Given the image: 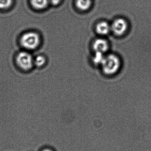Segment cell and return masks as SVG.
I'll return each mask as SVG.
<instances>
[{
  "label": "cell",
  "instance_id": "obj_5",
  "mask_svg": "<svg viewBox=\"0 0 151 151\" xmlns=\"http://www.w3.org/2000/svg\"><path fill=\"white\" fill-rule=\"evenodd\" d=\"M92 47L95 52L105 54L109 49V44L105 39H96L93 43Z\"/></svg>",
  "mask_w": 151,
  "mask_h": 151
},
{
  "label": "cell",
  "instance_id": "obj_4",
  "mask_svg": "<svg viewBox=\"0 0 151 151\" xmlns=\"http://www.w3.org/2000/svg\"><path fill=\"white\" fill-rule=\"evenodd\" d=\"M127 22L123 18L115 19L111 25V31L117 36H122L128 29Z\"/></svg>",
  "mask_w": 151,
  "mask_h": 151
},
{
  "label": "cell",
  "instance_id": "obj_7",
  "mask_svg": "<svg viewBox=\"0 0 151 151\" xmlns=\"http://www.w3.org/2000/svg\"><path fill=\"white\" fill-rule=\"evenodd\" d=\"M31 4L36 9H45L49 3V0H31Z\"/></svg>",
  "mask_w": 151,
  "mask_h": 151
},
{
  "label": "cell",
  "instance_id": "obj_13",
  "mask_svg": "<svg viewBox=\"0 0 151 151\" xmlns=\"http://www.w3.org/2000/svg\"><path fill=\"white\" fill-rule=\"evenodd\" d=\"M42 151H52L51 150H49V149H45V150H43Z\"/></svg>",
  "mask_w": 151,
  "mask_h": 151
},
{
  "label": "cell",
  "instance_id": "obj_6",
  "mask_svg": "<svg viewBox=\"0 0 151 151\" xmlns=\"http://www.w3.org/2000/svg\"><path fill=\"white\" fill-rule=\"evenodd\" d=\"M96 31L100 35H106L111 31V26L105 21H101L97 24Z\"/></svg>",
  "mask_w": 151,
  "mask_h": 151
},
{
  "label": "cell",
  "instance_id": "obj_1",
  "mask_svg": "<svg viewBox=\"0 0 151 151\" xmlns=\"http://www.w3.org/2000/svg\"><path fill=\"white\" fill-rule=\"evenodd\" d=\"M101 65L105 74L113 75L119 70L121 62L118 56L114 54H110L105 56Z\"/></svg>",
  "mask_w": 151,
  "mask_h": 151
},
{
  "label": "cell",
  "instance_id": "obj_11",
  "mask_svg": "<svg viewBox=\"0 0 151 151\" xmlns=\"http://www.w3.org/2000/svg\"><path fill=\"white\" fill-rule=\"evenodd\" d=\"M12 3V0H0V9H5L9 8Z\"/></svg>",
  "mask_w": 151,
  "mask_h": 151
},
{
  "label": "cell",
  "instance_id": "obj_10",
  "mask_svg": "<svg viewBox=\"0 0 151 151\" xmlns=\"http://www.w3.org/2000/svg\"><path fill=\"white\" fill-rule=\"evenodd\" d=\"M105 55L103 53L95 52L93 58V62L96 65H101L103 63Z\"/></svg>",
  "mask_w": 151,
  "mask_h": 151
},
{
  "label": "cell",
  "instance_id": "obj_2",
  "mask_svg": "<svg viewBox=\"0 0 151 151\" xmlns=\"http://www.w3.org/2000/svg\"><path fill=\"white\" fill-rule=\"evenodd\" d=\"M20 45L27 50H33L37 49L40 44V35L34 32H28L22 35L20 39Z\"/></svg>",
  "mask_w": 151,
  "mask_h": 151
},
{
  "label": "cell",
  "instance_id": "obj_3",
  "mask_svg": "<svg viewBox=\"0 0 151 151\" xmlns=\"http://www.w3.org/2000/svg\"><path fill=\"white\" fill-rule=\"evenodd\" d=\"M16 63L19 68L25 71L30 70L34 65L33 58L30 53L25 51L18 53Z\"/></svg>",
  "mask_w": 151,
  "mask_h": 151
},
{
  "label": "cell",
  "instance_id": "obj_9",
  "mask_svg": "<svg viewBox=\"0 0 151 151\" xmlns=\"http://www.w3.org/2000/svg\"><path fill=\"white\" fill-rule=\"evenodd\" d=\"M46 63L45 58L42 55H38L34 59V65L36 67H42Z\"/></svg>",
  "mask_w": 151,
  "mask_h": 151
},
{
  "label": "cell",
  "instance_id": "obj_12",
  "mask_svg": "<svg viewBox=\"0 0 151 151\" xmlns=\"http://www.w3.org/2000/svg\"><path fill=\"white\" fill-rule=\"evenodd\" d=\"M49 3L53 5H57L61 2L62 0H49Z\"/></svg>",
  "mask_w": 151,
  "mask_h": 151
},
{
  "label": "cell",
  "instance_id": "obj_8",
  "mask_svg": "<svg viewBox=\"0 0 151 151\" xmlns=\"http://www.w3.org/2000/svg\"><path fill=\"white\" fill-rule=\"evenodd\" d=\"M92 4V0H76V5L77 8L82 11L88 9Z\"/></svg>",
  "mask_w": 151,
  "mask_h": 151
}]
</instances>
